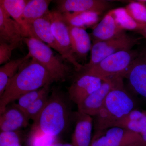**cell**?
<instances>
[{
	"label": "cell",
	"instance_id": "cell-13",
	"mask_svg": "<svg viewBox=\"0 0 146 146\" xmlns=\"http://www.w3.org/2000/svg\"><path fill=\"white\" fill-rule=\"evenodd\" d=\"M25 35L23 29L0 5V42L20 46Z\"/></svg>",
	"mask_w": 146,
	"mask_h": 146
},
{
	"label": "cell",
	"instance_id": "cell-21",
	"mask_svg": "<svg viewBox=\"0 0 146 146\" xmlns=\"http://www.w3.org/2000/svg\"><path fill=\"white\" fill-rule=\"evenodd\" d=\"M100 13L94 11L65 12L62 13L63 19L68 25L85 29L96 25L99 20Z\"/></svg>",
	"mask_w": 146,
	"mask_h": 146
},
{
	"label": "cell",
	"instance_id": "cell-25",
	"mask_svg": "<svg viewBox=\"0 0 146 146\" xmlns=\"http://www.w3.org/2000/svg\"><path fill=\"white\" fill-rule=\"evenodd\" d=\"M50 85H47L41 89L26 93L19 97L17 100V103L15 104L20 109L25 112L35 102L50 91Z\"/></svg>",
	"mask_w": 146,
	"mask_h": 146
},
{
	"label": "cell",
	"instance_id": "cell-22",
	"mask_svg": "<svg viewBox=\"0 0 146 146\" xmlns=\"http://www.w3.org/2000/svg\"><path fill=\"white\" fill-rule=\"evenodd\" d=\"M50 0L28 1L24 9L23 17L25 23L30 27L34 21L44 17L49 12Z\"/></svg>",
	"mask_w": 146,
	"mask_h": 146
},
{
	"label": "cell",
	"instance_id": "cell-28",
	"mask_svg": "<svg viewBox=\"0 0 146 146\" xmlns=\"http://www.w3.org/2000/svg\"><path fill=\"white\" fill-rule=\"evenodd\" d=\"M20 138L17 131L1 132L0 146H21Z\"/></svg>",
	"mask_w": 146,
	"mask_h": 146
},
{
	"label": "cell",
	"instance_id": "cell-8",
	"mask_svg": "<svg viewBox=\"0 0 146 146\" xmlns=\"http://www.w3.org/2000/svg\"><path fill=\"white\" fill-rule=\"evenodd\" d=\"M141 139L139 133L115 127L94 133L90 146H131Z\"/></svg>",
	"mask_w": 146,
	"mask_h": 146
},
{
	"label": "cell",
	"instance_id": "cell-18",
	"mask_svg": "<svg viewBox=\"0 0 146 146\" xmlns=\"http://www.w3.org/2000/svg\"><path fill=\"white\" fill-rule=\"evenodd\" d=\"M27 0H1L0 5L1 6L12 19L23 29L25 38H34L29 26L24 21L23 14Z\"/></svg>",
	"mask_w": 146,
	"mask_h": 146
},
{
	"label": "cell",
	"instance_id": "cell-32",
	"mask_svg": "<svg viewBox=\"0 0 146 146\" xmlns=\"http://www.w3.org/2000/svg\"><path fill=\"white\" fill-rule=\"evenodd\" d=\"M138 32L140 34L142 35L145 38H146V25L143 28L138 31Z\"/></svg>",
	"mask_w": 146,
	"mask_h": 146
},
{
	"label": "cell",
	"instance_id": "cell-9",
	"mask_svg": "<svg viewBox=\"0 0 146 146\" xmlns=\"http://www.w3.org/2000/svg\"><path fill=\"white\" fill-rule=\"evenodd\" d=\"M134 94L146 100V52L139 54L123 76Z\"/></svg>",
	"mask_w": 146,
	"mask_h": 146
},
{
	"label": "cell",
	"instance_id": "cell-2",
	"mask_svg": "<svg viewBox=\"0 0 146 146\" xmlns=\"http://www.w3.org/2000/svg\"><path fill=\"white\" fill-rule=\"evenodd\" d=\"M72 102L68 94L57 88L53 89L44 110L33 122V131L56 138L67 131L74 121Z\"/></svg>",
	"mask_w": 146,
	"mask_h": 146
},
{
	"label": "cell",
	"instance_id": "cell-26",
	"mask_svg": "<svg viewBox=\"0 0 146 146\" xmlns=\"http://www.w3.org/2000/svg\"><path fill=\"white\" fill-rule=\"evenodd\" d=\"M128 14L137 23L146 25V4L141 1L131 2L125 7Z\"/></svg>",
	"mask_w": 146,
	"mask_h": 146
},
{
	"label": "cell",
	"instance_id": "cell-33",
	"mask_svg": "<svg viewBox=\"0 0 146 146\" xmlns=\"http://www.w3.org/2000/svg\"><path fill=\"white\" fill-rule=\"evenodd\" d=\"M21 146H22L21 145Z\"/></svg>",
	"mask_w": 146,
	"mask_h": 146
},
{
	"label": "cell",
	"instance_id": "cell-20",
	"mask_svg": "<svg viewBox=\"0 0 146 146\" xmlns=\"http://www.w3.org/2000/svg\"><path fill=\"white\" fill-rule=\"evenodd\" d=\"M115 127L141 134L146 130V111L134 110L115 122Z\"/></svg>",
	"mask_w": 146,
	"mask_h": 146
},
{
	"label": "cell",
	"instance_id": "cell-15",
	"mask_svg": "<svg viewBox=\"0 0 146 146\" xmlns=\"http://www.w3.org/2000/svg\"><path fill=\"white\" fill-rule=\"evenodd\" d=\"M74 130L72 136L74 146H90L94 119L91 116L77 111L75 112Z\"/></svg>",
	"mask_w": 146,
	"mask_h": 146
},
{
	"label": "cell",
	"instance_id": "cell-10",
	"mask_svg": "<svg viewBox=\"0 0 146 146\" xmlns=\"http://www.w3.org/2000/svg\"><path fill=\"white\" fill-rule=\"evenodd\" d=\"M79 72L80 73L68 88V94L71 101L77 105L98 89L103 82L99 78Z\"/></svg>",
	"mask_w": 146,
	"mask_h": 146
},
{
	"label": "cell",
	"instance_id": "cell-5",
	"mask_svg": "<svg viewBox=\"0 0 146 146\" xmlns=\"http://www.w3.org/2000/svg\"><path fill=\"white\" fill-rule=\"evenodd\" d=\"M24 41L31 57L44 66L56 81L64 82L66 80L70 73V69L55 55L50 47L34 38H25Z\"/></svg>",
	"mask_w": 146,
	"mask_h": 146
},
{
	"label": "cell",
	"instance_id": "cell-27",
	"mask_svg": "<svg viewBox=\"0 0 146 146\" xmlns=\"http://www.w3.org/2000/svg\"><path fill=\"white\" fill-rule=\"evenodd\" d=\"M50 92L46 93L24 112L29 119L32 120L34 122L38 119L48 102Z\"/></svg>",
	"mask_w": 146,
	"mask_h": 146
},
{
	"label": "cell",
	"instance_id": "cell-11",
	"mask_svg": "<svg viewBox=\"0 0 146 146\" xmlns=\"http://www.w3.org/2000/svg\"><path fill=\"white\" fill-rule=\"evenodd\" d=\"M114 84V77L103 80L101 86L77 105L78 111L91 117L96 116Z\"/></svg>",
	"mask_w": 146,
	"mask_h": 146
},
{
	"label": "cell",
	"instance_id": "cell-24",
	"mask_svg": "<svg viewBox=\"0 0 146 146\" xmlns=\"http://www.w3.org/2000/svg\"><path fill=\"white\" fill-rule=\"evenodd\" d=\"M112 10L116 22L119 27L124 30H128L138 32L146 25L136 22L128 14L125 8L120 7Z\"/></svg>",
	"mask_w": 146,
	"mask_h": 146
},
{
	"label": "cell",
	"instance_id": "cell-6",
	"mask_svg": "<svg viewBox=\"0 0 146 146\" xmlns=\"http://www.w3.org/2000/svg\"><path fill=\"white\" fill-rule=\"evenodd\" d=\"M138 41L139 39L129 36L125 31L112 39L94 43L91 50V59L84 66H93L115 53L131 50Z\"/></svg>",
	"mask_w": 146,
	"mask_h": 146
},
{
	"label": "cell",
	"instance_id": "cell-3",
	"mask_svg": "<svg viewBox=\"0 0 146 146\" xmlns=\"http://www.w3.org/2000/svg\"><path fill=\"white\" fill-rule=\"evenodd\" d=\"M122 76L114 77V84L94 120V133L112 127L115 122L136 109L137 102L125 89Z\"/></svg>",
	"mask_w": 146,
	"mask_h": 146
},
{
	"label": "cell",
	"instance_id": "cell-17",
	"mask_svg": "<svg viewBox=\"0 0 146 146\" xmlns=\"http://www.w3.org/2000/svg\"><path fill=\"white\" fill-rule=\"evenodd\" d=\"M124 32L125 30L121 28L116 22L112 10L94 28L91 37L94 44L112 39Z\"/></svg>",
	"mask_w": 146,
	"mask_h": 146
},
{
	"label": "cell",
	"instance_id": "cell-19",
	"mask_svg": "<svg viewBox=\"0 0 146 146\" xmlns=\"http://www.w3.org/2000/svg\"><path fill=\"white\" fill-rule=\"evenodd\" d=\"M68 28L73 53L80 57H86L92 48L91 36L82 28L68 25Z\"/></svg>",
	"mask_w": 146,
	"mask_h": 146
},
{
	"label": "cell",
	"instance_id": "cell-14",
	"mask_svg": "<svg viewBox=\"0 0 146 146\" xmlns=\"http://www.w3.org/2000/svg\"><path fill=\"white\" fill-rule=\"evenodd\" d=\"M29 119L25 113L13 104L0 115L1 132H15L28 126Z\"/></svg>",
	"mask_w": 146,
	"mask_h": 146
},
{
	"label": "cell",
	"instance_id": "cell-7",
	"mask_svg": "<svg viewBox=\"0 0 146 146\" xmlns=\"http://www.w3.org/2000/svg\"><path fill=\"white\" fill-rule=\"evenodd\" d=\"M49 16L53 34L65 54V59L74 65L77 72H80L83 66L77 61L74 56L68 25L63 19L62 13L57 10H54L50 11Z\"/></svg>",
	"mask_w": 146,
	"mask_h": 146
},
{
	"label": "cell",
	"instance_id": "cell-30",
	"mask_svg": "<svg viewBox=\"0 0 146 146\" xmlns=\"http://www.w3.org/2000/svg\"><path fill=\"white\" fill-rule=\"evenodd\" d=\"M141 135V139L140 142L131 146H146V130Z\"/></svg>",
	"mask_w": 146,
	"mask_h": 146
},
{
	"label": "cell",
	"instance_id": "cell-12",
	"mask_svg": "<svg viewBox=\"0 0 146 146\" xmlns=\"http://www.w3.org/2000/svg\"><path fill=\"white\" fill-rule=\"evenodd\" d=\"M54 2L56 5V10L62 13L85 11L101 13L111 5L109 1L102 0H58Z\"/></svg>",
	"mask_w": 146,
	"mask_h": 146
},
{
	"label": "cell",
	"instance_id": "cell-29",
	"mask_svg": "<svg viewBox=\"0 0 146 146\" xmlns=\"http://www.w3.org/2000/svg\"><path fill=\"white\" fill-rule=\"evenodd\" d=\"M19 46L0 42V65L5 64L10 60L13 51Z\"/></svg>",
	"mask_w": 146,
	"mask_h": 146
},
{
	"label": "cell",
	"instance_id": "cell-4",
	"mask_svg": "<svg viewBox=\"0 0 146 146\" xmlns=\"http://www.w3.org/2000/svg\"><path fill=\"white\" fill-rule=\"evenodd\" d=\"M139 55L134 50L121 51L107 56L96 65L88 67L83 66L80 72L102 80L118 76L123 77L125 73Z\"/></svg>",
	"mask_w": 146,
	"mask_h": 146
},
{
	"label": "cell",
	"instance_id": "cell-23",
	"mask_svg": "<svg viewBox=\"0 0 146 146\" xmlns=\"http://www.w3.org/2000/svg\"><path fill=\"white\" fill-rule=\"evenodd\" d=\"M29 53L24 57L10 60L0 67V96L4 92L9 82L24 63L31 58Z\"/></svg>",
	"mask_w": 146,
	"mask_h": 146
},
{
	"label": "cell",
	"instance_id": "cell-16",
	"mask_svg": "<svg viewBox=\"0 0 146 146\" xmlns=\"http://www.w3.org/2000/svg\"><path fill=\"white\" fill-rule=\"evenodd\" d=\"M49 12L44 17L34 21L31 25V30L34 38L47 44L65 59V54L58 46L53 34Z\"/></svg>",
	"mask_w": 146,
	"mask_h": 146
},
{
	"label": "cell",
	"instance_id": "cell-1",
	"mask_svg": "<svg viewBox=\"0 0 146 146\" xmlns=\"http://www.w3.org/2000/svg\"><path fill=\"white\" fill-rule=\"evenodd\" d=\"M56 81L46 69L33 58L24 63L9 82L0 96V115L22 95L51 85Z\"/></svg>",
	"mask_w": 146,
	"mask_h": 146
},
{
	"label": "cell",
	"instance_id": "cell-31",
	"mask_svg": "<svg viewBox=\"0 0 146 146\" xmlns=\"http://www.w3.org/2000/svg\"><path fill=\"white\" fill-rule=\"evenodd\" d=\"M49 146H74L72 143H55Z\"/></svg>",
	"mask_w": 146,
	"mask_h": 146
}]
</instances>
